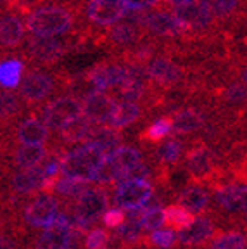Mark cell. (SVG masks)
I'll use <instances>...</instances> for the list:
<instances>
[{"label":"cell","instance_id":"f1b7e54d","mask_svg":"<svg viewBox=\"0 0 247 249\" xmlns=\"http://www.w3.org/2000/svg\"><path fill=\"white\" fill-rule=\"evenodd\" d=\"M87 142H95L97 145H101L106 154H109L111 151L120 147L121 135L118 130L111 128V126H93L92 133H90Z\"/></svg>","mask_w":247,"mask_h":249},{"label":"cell","instance_id":"2e32d148","mask_svg":"<svg viewBox=\"0 0 247 249\" xmlns=\"http://www.w3.org/2000/svg\"><path fill=\"white\" fill-rule=\"evenodd\" d=\"M81 235L76 229H57V227H49L43 230V233L36 239L35 249H74L76 241Z\"/></svg>","mask_w":247,"mask_h":249},{"label":"cell","instance_id":"ab89813d","mask_svg":"<svg viewBox=\"0 0 247 249\" xmlns=\"http://www.w3.org/2000/svg\"><path fill=\"white\" fill-rule=\"evenodd\" d=\"M175 241H176V232L173 229H159L151 233V242L156 248L170 249L173 248Z\"/></svg>","mask_w":247,"mask_h":249},{"label":"cell","instance_id":"f546056e","mask_svg":"<svg viewBox=\"0 0 247 249\" xmlns=\"http://www.w3.org/2000/svg\"><path fill=\"white\" fill-rule=\"evenodd\" d=\"M93 126L85 116L78 118L74 123H71L70 126H66L64 130H61V139L68 144H76V142H87L92 133Z\"/></svg>","mask_w":247,"mask_h":249},{"label":"cell","instance_id":"7c38bea8","mask_svg":"<svg viewBox=\"0 0 247 249\" xmlns=\"http://www.w3.org/2000/svg\"><path fill=\"white\" fill-rule=\"evenodd\" d=\"M87 73L97 92H107L109 89H114L128 78L126 62L116 57L99 62Z\"/></svg>","mask_w":247,"mask_h":249},{"label":"cell","instance_id":"1f68e13d","mask_svg":"<svg viewBox=\"0 0 247 249\" xmlns=\"http://www.w3.org/2000/svg\"><path fill=\"white\" fill-rule=\"evenodd\" d=\"M21 111V99L11 90H0V120H11Z\"/></svg>","mask_w":247,"mask_h":249},{"label":"cell","instance_id":"bcb514c9","mask_svg":"<svg viewBox=\"0 0 247 249\" xmlns=\"http://www.w3.org/2000/svg\"><path fill=\"white\" fill-rule=\"evenodd\" d=\"M166 5H171V7H178V5L189 4V2H194V0H162Z\"/></svg>","mask_w":247,"mask_h":249},{"label":"cell","instance_id":"7a4b0ae2","mask_svg":"<svg viewBox=\"0 0 247 249\" xmlns=\"http://www.w3.org/2000/svg\"><path fill=\"white\" fill-rule=\"evenodd\" d=\"M104 156L106 152L95 142H85L80 147L71 149L59 161L62 177L85 183L93 182L97 170L101 168L102 161H104Z\"/></svg>","mask_w":247,"mask_h":249},{"label":"cell","instance_id":"ba28073f","mask_svg":"<svg viewBox=\"0 0 247 249\" xmlns=\"http://www.w3.org/2000/svg\"><path fill=\"white\" fill-rule=\"evenodd\" d=\"M107 192L102 189H88L76 201L73 229H76L81 233H87V230L104 214V211L107 210Z\"/></svg>","mask_w":247,"mask_h":249},{"label":"cell","instance_id":"7bdbcfd3","mask_svg":"<svg viewBox=\"0 0 247 249\" xmlns=\"http://www.w3.org/2000/svg\"><path fill=\"white\" fill-rule=\"evenodd\" d=\"M121 4L124 5L126 11H133V12H142L147 9L158 5L161 0H120Z\"/></svg>","mask_w":247,"mask_h":249},{"label":"cell","instance_id":"d6986e66","mask_svg":"<svg viewBox=\"0 0 247 249\" xmlns=\"http://www.w3.org/2000/svg\"><path fill=\"white\" fill-rule=\"evenodd\" d=\"M216 19L220 26L239 21V16H244V0H199Z\"/></svg>","mask_w":247,"mask_h":249},{"label":"cell","instance_id":"44dd1931","mask_svg":"<svg viewBox=\"0 0 247 249\" xmlns=\"http://www.w3.org/2000/svg\"><path fill=\"white\" fill-rule=\"evenodd\" d=\"M16 139L23 145H36L47 142L49 139V128L38 120V118H28L16 130Z\"/></svg>","mask_w":247,"mask_h":249},{"label":"cell","instance_id":"ac0fdd59","mask_svg":"<svg viewBox=\"0 0 247 249\" xmlns=\"http://www.w3.org/2000/svg\"><path fill=\"white\" fill-rule=\"evenodd\" d=\"M212 235H214V225L211 220L208 216H197L192 218V222L187 227L180 229L176 239L183 246H199L209 241Z\"/></svg>","mask_w":247,"mask_h":249},{"label":"cell","instance_id":"8fae6325","mask_svg":"<svg viewBox=\"0 0 247 249\" xmlns=\"http://www.w3.org/2000/svg\"><path fill=\"white\" fill-rule=\"evenodd\" d=\"M55 89V76L42 70H30L19 83V99L26 104H40Z\"/></svg>","mask_w":247,"mask_h":249},{"label":"cell","instance_id":"836d02e7","mask_svg":"<svg viewBox=\"0 0 247 249\" xmlns=\"http://www.w3.org/2000/svg\"><path fill=\"white\" fill-rule=\"evenodd\" d=\"M171 132H173V128H171V118L162 116L152 121L151 126L143 132V139L151 140V142H159V140L166 139Z\"/></svg>","mask_w":247,"mask_h":249},{"label":"cell","instance_id":"f35d334b","mask_svg":"<svg viewBox=\"0 0 247 249\" xmlns=\"http://www.w3.org/2000/svg\"><path fill=\"white\" fill-rule=\"evenodd\" d=\"M142 225L140 222H124L123 225H120L116 229V235L126 244H131V242H137L142 235Z\"/></svg>","mask_w":247,"mask_h":249},{"label":"cell","instance_id":"5bb4252c","mask_svg":"<svg viewBox=\"0 0 247 249\" xmlns=\"http://www.w3.org/2000/svg\"><path fill=\"white\" fill-rule=\"evenodd\" d=\"M114 107H116V101L107 92H95L81 101V113L95 126L109 123Z\"/></svg>","mask_w":247,"mask_h":249},{"label":"cell","instance_id":"8d00e7d4","mask_svg":"<svg viewBox=\"0 0 247 249\" xmlns=\"http://www.w3.org/2000/svg\"><path fill=\"white\" fill-rule=\"evenodd\" d=\"M164 223H166V220H164V210L161 206H156V208L145 206V213L140 218V225H142L143 230L154 232V230L162 229Z\"/></svg>","mask_w":247,"mask_h":249},{"label":"cell","instance_id":"484cf974","mask_svg":"<svg viewBox=\"0 0 247 249\" xmlns=\"http://www.w3.org/2000/svg\"><path fill=\"white\" fill-rule=\"evenodd\" d=\"M24 64L19 59H4L0 61V87L5 90L18 89L23 78Z\"/></svg>","mask_w":247,"mask_h":249},{"label":"cell","instance_id":"5b68a950","mask_svg":"<svg viewBox=\"0 0 247 249\" xmlns=\"http://www.w3.org/2000/svg\"><path fill=\"white\" fill-rule=\"evenodd\" d=\"M145 31H143L142 24L130 21L124 18L118 24L111 26L106 30L101 36H99V43L104 45L109 52L114 54L116 59H123L124 55L130 54L143 38H145Z\"/></svg>","mask_w":247,"mask_h":249},{"label":"cell","instance_id":"277c9868","mask_svg":"<svg viewBox=\"0 0 247 249\" xmlns=\"http://www.w3.org/2000/svg\"><path fill=\"white\" fill-rule=\"evenodd\" d=\"M145 76L149 87L161 90H171L180 87L187 78V68L178 61V55L162 51L156 54L145 66Z\"/></svg>","mask_w":247,"mask_h":249},{"label":"cell","instance_id":"e575fe53","mask_svg":"<svg viewBox=\"0 0 247 249\" xmlns=\"http://www.w3.org/2000/svg\"><path fill=\"white\" fill-rule=\"evenodd\" d=\"M90 187L85 182H78V180H71V178H61L55 182L54 191L59 192L61 196L66 197H80L81 194H85Z\"/></svg>","mask_w":247,"mask_h":249},{"label":"cell","instance_id":"30bf717a","mask_svg":"<svg viewBox=\"0 0 247 249\" xmlns=\"http://www.w3.org/2000/svg\"><path fill=\"white\" fill-rule=\"evenodd\" d=\"M24 52L35 62V64H55L70 52L68 42H62L57 38H42V36H31L24 40Z\"/></svg>","mask_w":247,"mask_h":249},{"label":"cell","instance_id":"7dc6e473","mask_svg":"<svg viewBox=\"0 0 247 249\" xmlns=\"http://www.w3.org/2000/svg\"><path fill=\"white\" fill-rule=\"evenodd\" d=\"M0 2H14V0H0Z\"/></svg>","mask_w":247,"mask_h":249},{"label":"cell","instance_id":"52a82bcc","mask_svg":"<svg viewBox=\"0 0 247 249\" xmlns=\"http://www.w3.org/2000/svg\"><path fill=\"white\" fill-rule=\"evenodd\" d=\"M142 28L147 36L158 40V42H175L182 40L189 31L183 28V24L166 9H158L143 14Z\"/></svg>","mask_w":247,"mask_h":249},{"label":"cell","instance_id":"8992f818","mask_svg":"<svg viewBox=\"0 0 247 249\" xmlns=\"http://www.w3.org/2000/svg\"><path fill=\"white\" fill-rule=\"evenodd\" d=\"M171 14L183 24V28L189 31L190 35L204 36L221 31L216 19L212 18L211 12L199 0H194V2H189V4L173 7L171 9Z\"/></svg>","mask_w":247,"mask_h":249},{"label":"cell","instance_id":"e0dca14e","mask_svg":"<svg viewBox=\"0 0 247 249\" xmlns=\"http://www.w3.org/2000/svg\"><path fill=\"white\" fill-rule=\"evenodd\" d=\"M26 28L18 14L0 16V49H18L24 43Z\"/></svg>","mask_w":247,"mask_h":249},{"label":"cell","instance_id":"74e56055","mask_svg":"<svg viewBox=\"0 0 247 249\" xmlns=\"http://www.w3.org/2000/svg\"><path fill=\"white\" fill-rule=\"evenodd\" d=\"M182 152H183V144L180 140H168V142H164V144L158 149L159 160L166 164H171L180 160Z\"/></svg>","mask_w":247,"mask_h":249},{"label":"cell","instance_id":"9c48e42d","mask_svg":"<svg viewBox=\"0 0 247 249\" xmlns=\"http://www.w3.org/2000/svg\"><path fill=\"white\" fill-rule=\"evenodd\" d=\"M83 116L81 113V102L78 99L71 97V95H64V97H57L45 104L42 111V123L45 124L49 130H55L61 132L66 126H70L71 123Z\"/></svg>","mask_w":247,"mask_h":249},{"label":"cell","instance_id":"ee69618b","mask_svg":"<svg viewBox=\"0 0 247 249\" xmlns=\"http://www.w3.org/2000/svg\"><path fill=\"white\" fill-rule=\"evenodd\" d=\"M43 173H45L47 178H55L59 171H61V164H59V160H51L45 164V168H42Z\"/></svg>","mask_w":247,"mask_h":249},{"label":"cell","instance_id":"60d3db41","mask_svg":"<svg viewBox=\"0 0 247 249\" xmlns=\"http://www.w3.org/2000/svg\"><path fill=\"white\" fill-rule=\"evenodd\" d=\"M109 233L104 229H92L85 237L87 249H107Z\"/></svg>","mask_w":247,"mask_h":249},{"label":"cell","instance_id":"cb8c5ba5","mask_svg":"<svg viewBox=\"0 0 247 249\" xmlns=\"http://www.w3.org/2000/svg\"><path fill=\"white\" fill-rule=\"evenodd\" d=\"M45 178V173L38 166L21 170L12 177V189L18 194H30V192L36 191V189H42Z\"/></svg>","mask_w":247,"mask_h":249},{"label":"cell","instance_id":"d590c367","mask_svg":"<svg viewBox=\"0 0 247 249\" xmlns=\"http://www.w3.org/2000/svg\"><path fill=\"white\" fill-rule=\"evenodd\" d=\"M164 220H166V223H170L173 230L175 229L180 230L192 222V214L187 210H183L180 204H173V206L164 210Z\"/></svg>","mask_w":247,"mask_h":249},{"label":"cell","instance_id":"ffe728a7","mask_svg":"<svg viewBox=\"0 0 247 249\" xmlns=\"http://www.w3.org/2000/svg\"><path fill=\"white\" fill-rule=\"evenodd\" d=\"M246 183H228L216 191V201L227 211H246Z\"/></svg>","mask_w":247,"mask_h":249},{"label":"cell","instance_id":"4316f807","mask_svg":"<svg viewBox=\"0 0 247 249\" xmlns=\"http://www.w3.org/2000/svg\"><path fill=\"white\" fill-rule=\"evenodd\" d=\"M178 201H180L178 204H180L183 210H187L190 214L192 213L197 214L206 208V204H208V201H209V196L202 187L190 185V187H187V189H183L180 197H178Z\"/></svg>","mask_w":247,"mask_h":249},{"label":"cell","instance_id":"7402d4cb","mask_svg":"<svg viewBox=\"0 0 247 249\" xmlns=\"http://www.w3.org/2000/svg\"><path fill=\"white\" fill-rule=\"evenodd\" d=\"M187 170L192 173V177L195 178H208L212 171V152L211 149L204 147V145H199V147H194L192 151L187 154Z\"/></svg>","mask_w":247,"mask_h":249},{"label":"cell","instance_id":"b9f144b4","mask_svg":"<svg viewBox=\"0 0 247 249\" xmlns=\"http://www.w3.org/2000/svg\"><path fill=\"white\" fill-rule=\"evenodd\" d=\"M102 222L107 229H118L120 225H123L126 222V213L121 208H111V210H106L102 214Z\"/></svg>","mask_w":247,"mask_h":249},{"label":"cell","instance_id":"9a60e30c","mask_svg":"<svg viewBox=\"0 0 247 249\" xmlns=\"http://www.w3.org/2000/svg\"><path fill=\"white\" fill-rule=\"evenodd\" d=\"M59 202L52 196H40L33 202H30L24 210V220L30 223L31 227H42V229H49L54 222L55 214L59 213Z\"/></svg>","mask_w":247,"mask_h":249},{"label":"cell","instance_id":"83f0119b","mask_svg":"<svg viewBox=\"0 0 247 249\" xmlns=\"http://www.w3.org/2000/svg\"><path fill=\"white\" fill-rule=\"evenodd\" d=\"M47 156V147L42 144L36 145H21L14 154V163L21 168V170H28V168H36Z\"/></svg>","mask_w":247,"mask_h":249},{"label":"cell","instance_id":"3957f363","mask_svg":"<svg viewBox=\"0 0 247 249\" xmlns=\"http://www.w3.org/2000/svg\"><path fill=\"white\" fill-rule=\"evenodd\" d=\"M128 11L120 0H85L80 16L85 18L88 28H81L92 42H99V36L124 19ZM80 18V19H81Z\"/></svg>","mask_w":247,"mask_h":249},{"label":"cell","instance_id":"6da1fadb","mask_svg":"<svg viewBox=\"0 0 247 249\" xmlns=\"http://www.w3.org/2000/svg\"><path fill=\"white\" fill-rule=\"evenodd\" d=\"M80 11L73 9V4H43L33 7L26 14L24 28L31 36L42 38H55V36L76 33L81 26Z\"/></svg>","mask_w":247,"mask_h":249},{"label":"cell","instance_id":"f6af8a7d","mask_svg":"<svg viewBox=\"0 0 247 249\" xmlns=\"http://www.w3.org/2000/svg\"><path fill=\"white\" fill-rule=\"evenodd\" d=\"M0 249H16V246H14V242H12L11 239L0 233Z\"/></svg>","mask_w":247,"mask_h":249},{"label":"cell","instance_id":"d4e9b609","mask_svg":"<svg viewBox=\"0 0 247 249\" xmlns=\"http://www.w3.org/2000/svg\"><path fill=\"white\" fill-rule=\"evenodd\" d=\"M140 116H142V107L139 102H116V107L109 120V126L114 130L126 128L135 123Z\"/></svg>","mask_w":247,"mask_h":249},{"label":"cell","instance_id":"d6a6232c","mask_svg":"<svg viewBox=\"0 0 247 249\" xmlns=\"http://www.w3.org/2000/svg\"><path fill=\"white\" fill-rule=\"evenodd\" d=\"M209 249H246V235L242 232H225L211 242Z\"/></svg>","mask_w":247,"mask_h":249},{"label":"cell","instance_id":"4dcf8cb0","mask_svg":"<svg viewBox=\"0 0 247 249\" xmlns=\"http://www.w3.org/2000/svg\"><path fill=\"white\" fill-rule=\"evenodd\" d=\"M221 99L230 106H239L244 104L246 101V74L244 76L232 80V83L225 85V89L221 90Z\"/></svg>","mask_w":247,"mask_h":249},{"label":"cell","instance_id":"4fadbf2b","mask_svg":"<svg viewBox=\"0 0 247 249\" xmlns=\"http://www.w3.org/2000/svg\"><path fill=\"white\" fill-rule=\"evenodd\" d=\"M152 197V185L147 180H131V182H124L118 185L116 194H114V202L116 208L128 211L135 210Z\"/></svg>","mask_w":247,"mask_h":249},{"label":"cell","instance_id":"603a6c76","mask_svg":"<svg viewBox=\"0 0 247 249\" xmlns=\"http://www.w3.org/2000/svg\"><path fill=\"white\" fill-rule=\"evenodd\" d=\"M206 124L204 114L199 111V109H182L178 111L173 118H171V128L175 133H180V135H185V133H194L197 130H201Z\"/></svg>","mask_w":247,"mask_h":249}]
</instances>
